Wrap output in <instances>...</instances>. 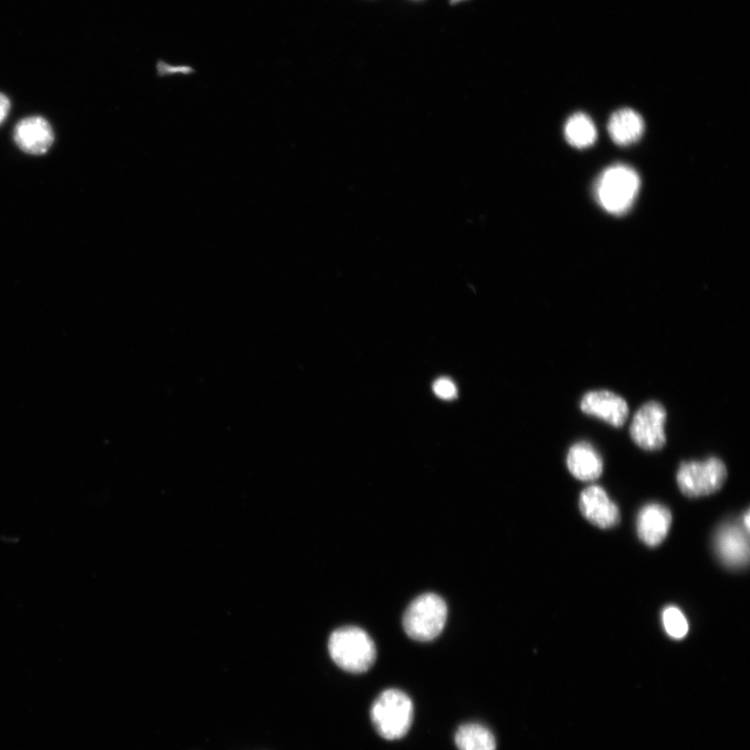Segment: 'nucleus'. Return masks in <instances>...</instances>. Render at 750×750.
<instances>
[{"label":"nucleus","mask_w":750,"mask_h":750,"mask_svg":"<svg viewBox=\"0 0 750 750\" xmlns=\"http://www.w3.org/2000/svg\"><path fill=\"white\" fill-rule=\"evenodd\" d=\"M414 718L411 698L403 691H384L371 708V720L377 732L387 740H398L406 736Z\"/></svg>","instance_id":"nucleus-1"},{"label":"nucleus","mask_w":750,"mask_h":750,"mask_svg":"<svg viewBox=\"0 0 750 750\" xmlns=\"http://www.w3.org/2000/svg\"><path fill=\"white\" fill-rule=\"evenodd\" d=\"M329 652L341 669L352 673L366 672L377 659V647L373 640L356 627L335 631L329 641Z\"/></svg>","instance_id":"nucleus-2"},{"label":"nucleus","mask_w":750,"mask_h":750,"mask_svg":"<svg viewBox=\"0 0 750 750\" xmlns=\"http://www.w3.org/2000/svg\"><path fill=\"white\" fill-rule=\"evenodd\" d=\"M640 180L634 169L624 165L608 168L596 184L598 202L616 215L627 212L639 191Z\"/></svg>","instance_id":"nucleus-3"},{"label":"nucleus","mask_w":750,"mask_h":750,"mask_svg":"<svg viewBox=\"0 0 750 750\" xmlns=\"http://www.w3.org/2000/svg\"><path fill=\"white\" fill-rule=\"evenodd\" d=\"M447 620V606L437 594L420 595L404 615V629L416 641L428 642L436 639L443 631Z\"/></svg>","instance_id":"nucleus-4"},{"label":"nucleus","mask_w":750,"mask_h":750,"mask_svg":"<svg viewBox=\"0 0 750 750\" xmlns=\"http://www.w3.org/2000/svg\"><path fill=\"white\" fill-rule=\"evenodd\" d=\"M727 478V466L717 458H709L704 462H684L677 475L680 490L691 498L708 496L719 491Z\"/></svg>","instance_id":"nucleus-5"},{"label":"nucleus","mask_w":750,"mask_h":750,"mask_svg":"<svg viewBox=\"0 0 750 750\" xmlns=\"http://www.w3.org/2000/svg\"><path fill=\"white\" fill-rule=\"evenodd\" d=\"M667 412L655 400L644 404L635 414L630 435L634 443L646 452H655L666 444Z\"/></svg>","instance_id":"nucleus-6"},{"label":"nucleus","mask_w":750,"mask_h":750,"mask_svg":"<svg viewBox=\"0 0 750 750\" xmlns=\"http://www.w3.org/2000/svg\"><path fill=\"white\" fill-rule=\"evenodd\" d=\"M13 139L24 154L44 156L55 143V131L50 122L39 115L19 120L13 131Z\"/></svg>","instance_id":"nucleus-7"},{"label":"nucleus","mask_w":750,"mask_h":750,"mask_svg":"<svg viewBox=\"0 0 750 750\" xmlns=\"http://www.w3.org/2000/svg\"><path fill=\"white\" fill-rule=\"evenodd\" d=\"M581 410L589 416L606 421L614 428H621L630 414L627 400L608 390L585 394L581 400Z\"/></svg>","instance_id":"nucleus-8"},{"label":"nucleus","mask_w":750,"mask_h":750,"mask_svg":"<svg viewBox=\"0 0 750 750\" xmlns=\"http://www.w3.org/2000/svg\"><path fill=\"white\" fill-rule=\"evenodd\" d=\"M580 509L584 517L600 529L614 528L620 522L618 507L599 486H590L582 492Z\"/></svg>","instance_id":"nucleus-9"},{"label":"nucleus","mask_w":750,"mask_h":750,"mask_svg":"<svg viewBox=\"0 0 750 750\" xmlns=\"http://www.w3.org/2000/svg\"><path fill=\"white\" fill-rule=\"evenodd\" d=\"M716 550L725 565L734 568L746 566L749 561L748 532L738 525H725L716 535Z\"/></svg>","instance_id":"nucleus-10"},{"label":"nucleus","mask_w":750,"mask_h":750,"mask_svg":"<svg viewBox=\"0 0 750 750\" xmlns=\"http://www.w3.org/2000/svg\"><path fill=\"white\" fill-rule=\"evenodd\" d=\"M671 522L672 516L668 508L659 504L647 505L638 515V536L647 546L656 547L667 537Z\"/></svg>","instance_id":"nucleus-11"},{"label":"nucleus","mask_w":750,"mask_h":750,"mask_svg":"<svg viewBox=\"0 0 750 750\" xmlns=\"http://www.w3.org/2000/svg\"><path fill=\"white\" fill-rule=\"evenodd\" d=\"M567 466L575 479L593 482L602 475L604 462L592 444L582 441L570 447Z\"/></svg>","instance_id":"nucleus-12"},{"label":"nucleus","mask_w":750,"mask_h":750,"mask_svg":"<svg viewBox=\"0 0 750 750\" xmlns=\"http://www.w3.org/2000/svg\"><path fill=\"white\" fill-rule=\"evenodd\" d=\"M609 133L618 145H630L638 141L644 130L642 117L631 109L614 113L609 121Z\"/></svg>","instance_id":"nucleus-13"},{"label":"nucleus","mask_w":750,"mask_h":750,"mask_svg":"<svg viewBox=\"0 0 750 750\" xmlns=\"http://www.w3.org/2000/svg\"><path fill=\"white\" fill-rule=\"evenodd\" d=\"M459 750H496V741L489 729L478 723L462 725L456 734Z\"/></svg>","instance_id":"nucleus-14"},{"label":"nucleus","mask_w":750,"mask_h":750,"mask_svg":"<svg viewBox=\"0 0 750 750\" xmlns=\"http://www.w3.org/2000/svg\"><path fill=\"white\" fill-rule=\"evenodd\" d=\"M565 136L572 146L586 148L595 142L597 133L592 120L587 115L579 113L567 121Z\"/></svg>","instance_id":"nucleus-15"},{"label":"nucleus","mask_w":750,"mask_h":750,"mask_svg":"<svg viewBox=\"0 0 750 750\" xmlns=\"http://www.w3.org/2000/svg\"><path fill=\"white\" fill-rule=\"evenodd\" d=\"M663 624L666 633L673 639L681 640L688 634V621L678 608L668 607L664 610Z\"/></svg>","instance_id":"nucleus-16"},{"label":"nucleus","mask_w":750,"mask_h":750,"mask_svg":"<svg viewBox=\"0 0 750 750\" xmlns=\"http://www.w3.org/2000/svg\"><path fill=\"white\" fill-rule=\"evenodd\" d=\"M435 394L444 400L454 399L457 396V387L452 380L441 378L434 383Z\"/></svg>","instance_id":"nucleus-17"},{"label":"nucleus","mask_w":750,"mask_h":750,"mask_svg":"<svg viewBox=\"0 0 750 750\" xmlns=\"http://www.w3.org/2000/svg\"><path fill=\"white\" fill-rule=\"evenodd\" d=\"M11 110V102L7 95L0 93V125L8 118Z\"/></svg>","instance_id":"nucleus-18"},{"label":"nucleus","mask_w":750,"mask_h":750,"mask_svg":"<svg viewBox=\"0 0 750 750\" xmlns=\"http://www.w3.org/2000/svg\"><path fill=\"white\" fill-rule=\"evenodd\" d=\"M749 520H750V515H749V512H747L744 516V523H745L744 527H745L746 532H749V525H750Z\"/></svg>","instance_id":"nucleus-19"},{"label":"nucleus","mask_w":750,"mask_h":750,"mask_svg":"<svg viewBox=\"0 0 750 750\" xmlns=\"http://www.w3.org/2000/svg\"><path fill=\"white\" fill-rule=\"evenodd\" d=\"M463 2V0H450L453 5Z\"/></svg>","instance_id":"nucleus-20"}]
</instances>
